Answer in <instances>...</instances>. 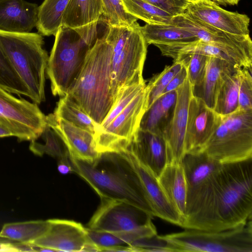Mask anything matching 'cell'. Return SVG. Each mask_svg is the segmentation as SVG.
Segmentation results:
<instances>
[{
    "label": "cell",
    "instance_id": "obj_26",
    "mask_svg": "<svg viewBox=\"0 0 252 252\" xmlns=\"http://www.w3.org/2000/svg\"><path fill=\"white\" fill-rule=\"evenodd\" d=\"M88 237L98 248V252H111L114 248L131 246L134 242L157 235L154 224L130 231L109 232L91 229L86 227Z\"/></svg>",
    "mask_w": 252,
    "mask_h": 252
},
{
    "label": "cell",
    "instance_id": "obj_20",
    "mask_svg": "<svg viewBox=\"0 0 252 252\" xmlns=\"http://www.w3.org/2000/svg\"><path fill=\"white\" fill-rule=\"evenodd\" d=\"M46 116V123L61 136L70 157L91 161L101 154L96 149L94 133L62 118H58L53 113Z\"/></svg>",
    "mask_w": 252,
    "mask_h": 252
},
{
    "label": "cell",
    "instance_id": "obj_9",
    "mask_svg": "<svg viewBox=\"0 0 252 252\" xmlns=\"http://www.w3.org/2000/svg\"><path fill=\"white\" fill-rule=\"evenodd\" d=\"M146 87L105 128L95 133V147L99 153H121L127 149L147 109Z\"/></svg>",
    "mask_w": 252,
    "mask_h": 252
},
{
    "label": "cell",
    "instance_id": "obj_3",
    "mask_svg": "<svg viewBox=\"0 0 252 252\" xmlns=\"http://www.w3.org/2000/svg\"><path fill=\"white\" fill-rule=\"evenodd\" d=\"M111 46L104 34L90 49L67 94L98 126L114 104L111 92Z\"/></svg>",
    "mask_w": 252,
    "mask_h": 252
},
{
    "label": "cell",
    "instance_id": "obj_40",
    "mask_svg": "<svg viewBox=\"0 0 252 252\" xmlns=\"http://www.w3.org/2000/svg\"><path fill=\"white\" fill-rule=\"evenodd\" d=\"M252 69H240L238 111L252 110Z\"/></svg>",
    "mask_w": 252,
    "mask_h": 252
},
{
    "label": "cell",
    "instance_id": "obj_12",
    "mask_svg": "<svg viewBox=\"0 0 252 252\" xmlns=\"http://www.w3.org/2000/svg\"><path fill=\"white\" fill-rule=\"evenodd\" d=\"M48 220L50 226L46 233L25 245L53 252H98L89 239L86 227L80 223L63 219Z\"/></svg>",
    "mask_w": 252,
    "mask_h": 252
},
{
    "label": "cell",
    "instance_id": "obj_18",
    "mask_svg": "<svg viewBox=\"0 0 252 252\" xmlns=\"http://www.w3.org/2000/svg\"><path fill=\"white\" fill-rule=\"evenodd\" d=\"M171 23L190 32L202 41L232 48L252 57V41L250 35L225 32L192 18L186 12L173 16Z\"/></svg>",
    "mask_w": 252,
    "mask_h": 252
},
{
    "label": "cell",
    "instance_id": "obj_29",
    "mask_svg": "<svg viewBox=\"0 0 252 252\" xmlns=\"http://www.w3.org/2000/svg\"><path fill=\"white\" fill-rule=\"evenodd\" d=\"M240 69L235 68L226 73L218 89L213 110L221 117L230 115L238 110Z\"/></svg>",
    "mask_w": 252,
    "mask_h": 252
},
{
    "label": "cell",
    "instance_id": "obj_41",
    "mask_svg": "<svg viewBox=\"0 0 252 252\" xmlns=\"http://www.w3.org/2000/svg\"><path fill=\"white\" fill-rule=\"evenodd\" d=\"M171 14L176 16L186 12L190 3L189 0H144Z\"/></svg>",
    "mask_w": 252,
    "mask_h": 252
},
{
    "label": "cell",
    "instance_id": "obj_11",
    "mask_svg": "<svg viewBox=\"0 0 252 252\" xmlns=\"http://www.w3.org/2000/svg\"><path fill=\"white\" fill-rule=\"evenodd\" d=\"M101 203L87 224V228L119 232L145 227L153 224V216L130 203L100 198Z\"/></svg>",
    "mask_w": 252,
    "mask_h": 252
},
{
    "label": "cell",
    "instance_id": "obj_14",
    "mask_svg": "<svg viewBox=\"0 0 252 252\" xmlns=\"http://www.w3.org/2000/svg\"><path fill=\"white\" fill-rule=\"evenodd\" d=\"M176 90L177 96L173 116L163 136L167 144L169 162L180 163L185 155V138L189 107L193 95V87L188 76Z\"/></svg>",
    "mask_w": 252,
    "mask_h": 252
},
{
    "label": "cell",
    "instance_id": "obj_46",
    "mask_svg": "<svg viewBox=\"0 0 252 252\" xmlns=\"http://www.w3.org/2000/svg\"><path fill=\"white\" fill-rule=\"evenodd\" d=\"M241 0H222L223 5H234L237 4Z\"/></svg>",
    "mask_w": 252,
    "mask_h": 252
},
{
    "label": "cell",
    "instance_id": "obj_38",
    "mask_svg": "<svg viewBox=\"0 0 252 252\" xmlns=\"http://www.w3.org/2000/svg\"><path fill=\"white\" fill-rule=\"evenodd\" d=\"M144 80L134 83L125 87L119 94L112 108L101 125L98 126L95 132L105 128L119 115L145 87Z\"/></svg>",
    "mask_w": 252,
    "mask_h": 252
},
{
    "label": "cell",
    "instance_id": "obj_13",
    "mask_svg": "<svg viewBox=\"0 0 252 252\" xmlns=\"http://www.w3.org/2000/svg\"><path fill=\"white\" fill-rule=\"evenodd\" d=\"M192 18L225 32L250 35V19L248 15L223 9L210 0L190 2L186 12Z\"/></svg>",
    "mask_w": 252,
    "mask_h": 252
},
{
    "label": "cell",
    "instance_id": "obj_19",
    "mask_svg": "<svg viewBox=\"0 0 252 252\" xmlns=\"http://www.w3.org/2000/svg\"><path fill=\"white\" fill-rule=\"evenodd\" d=\"M156 46L159 49L163 56L170 57L173 60L180 56L197 53L225 60L240 68H252V57L236 49L200 40Z\"/></svg>",
    "mask_w": 252,
    "mask_h": 252
},
{
    "label": "cell",
    "instance_id": "obj_21",
    "mask_svg": "<svg viewBox=\"0 0 252 252\" xmlns=\"http://www.w3.org/2000/svg\"><path fill=\"white\" fill-rule=\"evenodd\" d=\"M38 6L24 0H0V30L30 32L36 27Z\"/></svg>",
    "mask_w": 252,
    "mask_h": 252
},
{
    "label": "cell",
    "instance_id": "obj_4",
    "mask_svg": "<svg viewBox=\"0 0 252 252\" xmlns=\"http://www.w3.org/2000/svg\"><path fill=\"white\" fill-rule=\"evenodd\" d=\"M137 22L108 27L105 35L111 46V92L114 102L126 86L144 80L142 72L148 44Z\"/></svg>",
    "mask_w": 252,
    "mask_h": 252
},
{
    "label": "cell",
    "instance_id": "obj_31",
    "mask_svg": "<svg viewBox=\"0 0 252 252\" xmlns=\"http://www.w3.org/2000/svg\"><path fill=\"white\" fill-rule=\"evenodd\" d=\"M69 0H44L38 6L36 27L42 35H55L62 26L64 11Z\"/></svg>",
    "mask_w": 252,
    "mask_h": 252
},
{
    "label": "cell",
    "instance_id": "obj_47",
    "mask_svg": "<svg viewBox=\"0 0 252 252\" xmlns=\"http://www.w3.org/2000/svg\"><path fill=\"white\" fill-rule=\"evenodd\" d=\"M189 0L190 2H196V1H199L210 0V1H213L214 2H215L217 3L218 4L223 5V2H222V0Z\"/></svg>",
    "mask_w": 252,
    "mask_h": 252
},
{
    "label": "cell",
    "instance_id": "obj_35",
    "mask_svg": "<svg viewBox=\"0 0 252 252\" xmlns=\"http://www.w3.org/2000/svg\"><path fill=\"white\" fill-rule=\"evenodd\" d=\"M0 87L19 96L30 98L31 93L4 53L0 43Z\"/></svg>",
    "mask_w": 252,
    "mask_h": 252
},
{
    "label": "cell",
    "instance_id": "obj_30",
    "mask_svg": "<svg viewBox=\"0 0 252 252\" xmlns=\"http://www.w3.org/2000/svg\"><path fill=\"white\" fill-rule=\"evenodd\" d=\"M49 226L48 220L7 223L0 231V238L26 245L44 235Z\"/></svg>",
    "mask_w": 252,
    "mask_h": 252
},
{
    "label": "cell",
    "instance_id": "obj_34",
    "mask_svg": "<svg viewBox=\"0 0 252 252\" xmlns=\"http://www.w3.org/2000/svg\"><path fill=\"white\" fill-rule=\"evenodd\" d=\"M43 140L41 143L34 140L31 141L30 150L35 155H48L58 159L69 155L68 149L61 136L47 123L39 136Z\"/></svg>",
    "mask_w": 252,
    "mask_h": 252
},
{
    "label": "cell",
    "instance_id": "obj_45",
    "mask_svg": "<svg viewBox=\"0 0 252 252\" xmlns=\"http://www.w3.org/2000/svg\"><path fill=\"white\" fill-rule=\"evenodd\" d=\"M13 136L11 132L0 123V138Z\"/></svg>",
    "mask_w": 252,
    "mask_h": 252
},
{
    "label": "cell",
    "instance_id": "obj_2",
    "mask_svg": "<svg viewBox=\"0 0 252 252\" xmlns=\"http://www.w3.org/2000/svg\"><path fill=\"white\" fill-rule=\"evenodd\" d=\"M70 158L74 172L100 198L130 203L154 217L139 176L125 152L101 153L91 161Z\"/></svg>",
    "mask_w": 252,
    "mask_h": 252
},
{
    "label": "cell",
    "instance_id": "obj_6",
    "mask_svg": "<svg viewBox=\"0 0 252 252\" xmlns=\"http://www.w3.org/2000/svg\"><path fill=\"white\" fill-rule=\"evenodd\" d=\"M55 36L46 71L53 94L63 97L76 81L91 47L70 28L62 26Z\"/></svg>",
    "mask_w": 252,
    "mask_h": 252
},
{
    "label": "cell",
    "instance_id": "obj_28",
    "mask_svg": "<svg viewBox=\"0 0 252 252\" xmlns=\"http://www.w3.org/2000/svg\"><path fill=\"white\" fill-rule=\"evenodd\" d=\"M149 44L167 45L194 42L199 39L190 32L174 24H146L141 27Z\"/></svg>",
    "mask_w": 252,
    "mask_h": 252
},
{
    "label": "cell",
    "instance_id": "obj_8",
    "mask_svg": "<svg viewBox=\"0 0 252 252\" xmlns=\"http://www.w3.org/2000/svg\"><path fill=\"white\" fill-rule=\"evenodd\" d=\"M200 151L222 164L252 158V110L237 111L220 117L216 129Z\"/></svg>",
    "mask_w": 252,
    "mask_h": 252
},
{
    "label": "cell",
    "instance_id": "obj_42",
    "mask_svg": "<svg viewBox=\"0 0 252 252\" xmlns=\"http://www.w3.org/2000/svg\"><path fill=\"white\" fill-rule=\"evenodd\" d=\"M187 76V69L184 64L181 69L172 79L163 91L161 95L176 90V89L184 82Z\"/></svg>",
    "mask_w": 252,
    "mask_h": 252
},
{
    "label": "cell",
    "instance_id": "obj_23",
    "mask_svg": "<svg viewBox=\"0 0 252 252\" xmlns=\"http://www.w3.org/2000/svg\"><path fill=\"white\" fill-rule=\"evenodd\" d=\"M237 68H240L225 60L208 57L204 77L197 86L193 87V95L214 109L218 91L224 74Z\"/></svg>",
    "mask_w": 252,
    "mask_h": 252
},
{
    "label": "cell",
    "instance_id": "obj_10",
    "mask_svg": "<svg viewBox=\"0 0 252 252\" xmlns=\"http://www.w3.org/2000/svg\"><path fill=\"white\" fill-rule=\"evenodd\" d=\"M0 123L19 141H32L41 134L46 116L37 104L17 98L0 87Z\"/></svg>",
    "mask_w": 252,
    "mask_h": 252
},
{
    "label": "cell",
    "instance_id": "obj_33",
    "mask_svg": "<svg viewBox=\"0 0 252 252\" xmlns=\"http://www.w3.org/2000/svg\"><path fill=\"white\" fill-rule=\"evenodd\" d=\"M126 11L147 24H168L174 16L144 0H122Z\"/></svg>",
    "mask_w": 252,
    "mask_h": 252
},
{
    "label": "cell",
    "instance_id": "obj_7",
    "mask_svg": "<svg viewBox=\"0 0 252 252\" xmlns=\"http://www.w3.org/2000/svg\"><path fill=\"white\" fill-rule=\"evenodd\" d=\"M157 236L170 252H252V219L245 225L225 230L185 229Z\"/></svg>",
    "mask_w": 252,
    "mask_h": 252
},
{
    "label": "cell",
    "instance_id": "obj_32",
    "mask_svg": "<svg viewBox=\"0 0 252 252\" xmlns=\"http://www.w3.org/2000/svg\"><path fill=\"white\" fill-rule=\"evenodd\" d=\"M53 114L58 118L95 134L98 125L68 94L59 100Z\"/></svg>",
    "mask_w": 252,
    "mask_h": 252
},
{
    "label": "cell",
    "instance_id": "obj_17",
    "mask_svg": "<svg viewBox=\"0 0 252 252\" xmlns=\"http://www.w3.org/2000/svg\"><path fill=\"white\" fill-rule=\"evenodd\" d=\"M125 152L130 158L139 176L154 217L181 227L183 219L170 203L160 185L158 177L140 163L127 150Z\"/></svg>",
    "mask_w": 252,
    "mask_h": 252
},
{
    "label": "cell",
    "instance_id": "obj_37",
    "mask_svg": "<svg viewBox=\"0 0 252 252\" xmlns=\"http://www.w3.org/2000/svg\"><path fill=\"white\" fill-rule=\"evenodd\" d=\"M102 17L108 27L129 26L138 19L125 9L122 0H102Z\"/></svg>",
    "mask_w": 252,
    "mask_h": 252
},
{
    "label": "cell",
    "instance_id": "obj_36",
    "mask_svg": "<svg viewBox=\"0 0 252 252\" xmlns=\"http://www.w3.org/2000/svg\"><path fill=\"white\" fill-rule=\"evenodd\" d=\"M184 65L182 61H174L173 64L166 66L162 71L155 75L150 79L146 87L147 93V109L161 95L172 79Z\"/></svg>",
    "mask_w": 252,
    "mask_h": 252
},
{
    "label": "cell",
    "instance_id": "obj_44",
    "mask_svg": "<svg viewBox=\"0 0 252 252\" xmlns=\"http://www.w3.org/2000/svg\"><path fill=\"white\" fill-rule=\"evenodd\" d=\"M58 159V170L60 173L65 175L74 172L69 154Z\"/></svg>",
    "mask_w": 252,
    "mask_h": 252
},
{
    "label": "cell",
    "instance_id": "obj_15",
    "mask_svg": "<svg viewBox=\"0 0 252 252\" xmlns=\"http://www.w3.org/2000/svg\"><path fill=\"white\" fill-rule=\"evenodd\" d=\"M220 120V117L213 109L193 95L189 107L185 138V154L201 151Z\"/></svg>",
    "mask_w": 252,
    "mask_h": 252
},
{
    "label": "cell",
    "instance_id": "obj_27",
    "mask_svg": "<svg viewBox=\"0 0 252 252\" xmlns=\"http://www.w3.org/2000/svg\"><path fill=\"white\" fill-rule=\"evenodd\" d=\"M102 0H69L64 11L62 26L76 29L100 22Z\"/></svg>",
    "mask_w": 252,
    "mask_h": 252
},
{
    "label": "cell",
    "instance_id": "obj_16",
    "mask_svg": "<svg viewBox=\"0 0 252 252\" xmlns=\"http://www.w3.org/2000/svg\"><path fill=\"white\" fill-rule=\"evenodd\" d=\"M127 150L157 177L169 162L164 136L150 131L139 128Z\"/></svg>",
    "mask_w": 252,
    "mask_h": 252
},
{
    "label": "cell",
    "instance_id": "obj_22",
    "mask_svg": "<svg viewBox=\"0 0 252 252\" xmlns=\"http://www.w3.org/2000/svg\"><path fill=\"white\" fill-rule=\"evenodd\" d=\"M181 162L187 184V195L204 184L223 164L202 151L186 153Z\"/></svg>",
    "mask_w": 252,
    "mask_h": 252
},
{
    "label": "cell",
    "instance_id": "obj_39",
    "mask_svg": "<svg viewBox=\"0 0 252 252\" xmlns=\"http://www.w3.org/2000/svg\"><path fill=\"white\" fill-rule=\"evenodd\" d=\"M208 56L194 53L178 56L174 61H182L187 67L188 78L192 87L202 81L206 70Z\"/></svg>",
    "mask_w": 252,
    "mask_h": 252
},
{
    "label": "cell",
    "instance_id": "obj_25",
    "mask_svg": "<svg viewBox=\"0 0 252 252\" xmlns=\"http://www.w3.org/2000/svg\"><path fill=\"white\" fill-rule=\"evenodd\" d=\"M176 96L174 90L157 98L144 112L139 129L163 136L173 116Z\"/></svg>",
    "mask_w": 252,
    "mask_h": 252
},
{
    "label": "cell",
    "instance_id": "obj_24",
    "mask_svg": "<svg viewBox=\"0 0 252 252\" xmlns=\"http://www.w3.org/2000/svg\"><path fill=\"white\" fill-rule=\"evenodd\" d=\"M158 179L170 203L184 219L188 188L181 162L167 163Z\"/></svg>",
    "mask_w": 252,
    "mask_h": 252
},
{
    "label": "cell",
    "instance_id": "obj_1",
    "mask_svg": "<svg viewBox=\"0 0 252 252\" xmlns=\"http://www.w3.org/2000/svg\"><path fill=\"white\" fill-rule=\"evenodd\" d=\"M252 158L223 163L187 197L181 226L185 229L222 231L252 219Z\"/></svg>",
    "mask_w": 252,
    "mask_h": 252
},
{
    "label": "cell",
    "instance_id": "obj_43",
    "mask_svg": "<svg viewBox=\"0 0 252 252\" xmlns=\"http://www.w3.org/2000/svg\"><path fill=\"white\" fill-rule=\"evenodd\" d=\"M24 249H27L28 251H32L30 246L23 245L19 243H13L11 242L0 240V252H23L26 251Z\"/></svg>",
    "mask_w": 252,
    "mask_h": 252
},
{
    "label": "cell",
    "instance_id": "obj_5",
    "mask_svg": "<svg viewBox=\"0 0 252 252\" xmlns=\"http://www.w3.org/2000/svg\"><path fill=\"white\" fill-rule=\"evenodd\" d=\"M2 48L29 90L33 102L45 101V71L49 56L43 48L41 34L14 33L0 30Z\"/></svg>",
    "mask_w": 252,
    "mask_h": 252
}]
</instances>
